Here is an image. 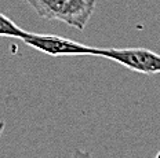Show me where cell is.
I'll return each mask as SVG.
<instances>
[{
    "instance_id": "1",
    "label": "cell",
    "mask_w": 160,
    "mask_h": 158,
    "mask_svg": "<svg viewBox=\"0 0 160 158\" xmlns=\"http://www.w3.org/2000/svg\"><path fill=\"white\" fill-rule=\"evenodd\" d=\"M39 17L84 30L95 10V0H26Z\"/></svg>"
},
{
    "instance_id": "5",
    "label": "cell",
    "mask_w": 160,
    "mask_h": 158,
    "mask_svg": "<svg viewBox=\"0 0 160 158\" xmlns=\"http://www.w3.org/2000/svg\"><path fill=\"white\" fill-rule=\"evenodd\" d=\"M3 129H4V121L0 120V135L3 133Z\"/></svg>"
},
{
    "instance_id": "4",
    "label": "cell",
    "mask_w": 160,
    "mask_h": 158,
    "mask_svg": "<svg viewBox=\"0 0 160 158\" xmlns=\"http://www.w3.org/2000/svg\"><path fill=\"white\" fill-rule=\"evenodd\" d=\"M25 35H26V30L21 29L17 24H14V21H11L4 14H0V36L22 39Z\"/></svg>"
},
{
    "instance_id": "2",
    "label": "cell",
    "mask_w": 160,
    "mask_h": 158,
    "mask_svg": "<svg viewBox=\"0 0 160 158\" xmlns=\"http://www.w3.org/2000/svg\"><path fill=\"white\" fill-rule=\"evenodd\" d=\"M26 45L35 48L50 57H75V55H95L101 57L102 48L86 45L83 43L71 40L55 35H38L26 32L21 39Z\"/></svg>"
},
{
    "instance_id": "3",
    "label": "cell",
    "mask_w": 160,
    "mask_h": 158,
    "mask_svg": "<svg viewBox=\"0 0 160 158\" xmlns=\"http://www.w3.org/2000/svg\"><path fill=\"white\" fill-rule=\"evenodd\" d=\"M101 57L118 62L141 74L160 73V54L146 48H105Z\"/></svg>"
},
{
    "instance_id": "6",
    "label": "cell",
    "mask_w": 160,
    "mask_h": 158,
    "mask_svg": "<svg viewBox=\"0 0 160 158\" xmlns=\"http://www.w3.org/2000/svg\"><path fill=\"white\" fill-rule=\"evenodd\" d=\"M153 158H160V151H159V153H158V154H156V156H155V157H153Z\"/></svg>"
}]
</instances>
